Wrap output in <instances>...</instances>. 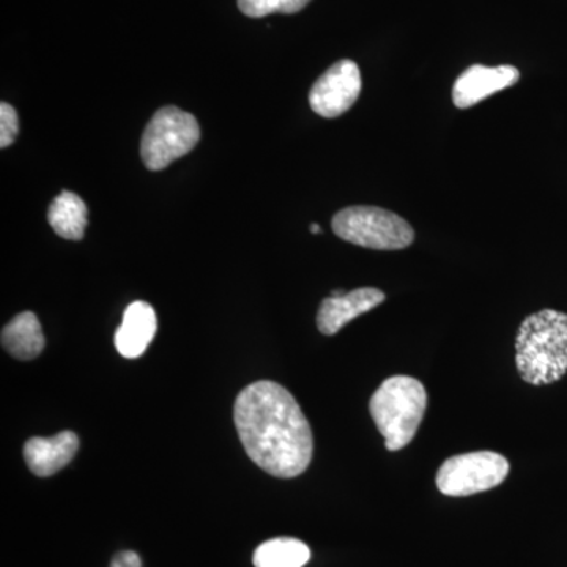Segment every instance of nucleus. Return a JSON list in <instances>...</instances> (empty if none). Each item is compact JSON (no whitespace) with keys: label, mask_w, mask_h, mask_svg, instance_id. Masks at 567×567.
<instances>
[{"label":"nucleus","mask_w":567,"mask_h":567,"mask_svg":"<svg viewBox=\"0 0 567 567\" xmlns=\"http://www.w3.org/2000/svg\"><path fill=\"white\" fill-rule=\"evenodd\" d=\"M20 133V122L14 107L9 103L0 104V147L7 148L13 144Z\"/></svg>","instance_id":"nucleus-16"},{"label":"nucleus","mask_w":567,"mask_h":567,"mask_svg":"<svg viewBox=\"0 0 567 567\" xmlns=\"http://www.w3.org/2000/svg\"><path fill=\"white\" fill-rule=\"evenodd\" d=\"M518 374L529 385L558 382L567 372V315L543 309L528 316L516 339Z\"/></svg>","instance_id":"nucleus-2"},{"label":"nucleus","mask_w":567,"mask_h":567,"mask_svg":"<svg viewBox=\"0 0 567 567\" xmlns=\"http://www.w3.org/2000/svg\"><path fill=\"white\" fill-rule=\"evenodd\" d=\"M199 137V123L194 115L175 106L163 107L155 112L142 134V162L151 171L166 169L175 159L192 152Z\"/></svg>","instance_id":"nucleus-5"},{"label":"nucleus","mask_w":567,"mask_h":567,"mask_svg":"<svg viewBox=\"0 0 567 567\" xmlns=\"http://www.w3.org/2000/svg\"><path fill=\"white\" fill-rule=\"evenodd\" d=\"M363 89L360 66L353 61L336 62L312 85L309 104L316 114L334 118L344 114L357 103Z\"/></svg>","instance_id":"nucleus-7"},{"label":"nucleus","mask_w":567,"mask_h":567,"mask_svg":"<svg viewBox=\"0 0 567 567\" xmlns=\"http://www.w3.org/2000/svg\"><path fill=\"white\" fill-rule=\"evenodd\" d=\"M427 409V391L409 375L386 379L369 402L372 420L388 451H399L415 439Z\"/></svg>","instance_id":"nucleus-3"},{"label":"nucleus","mask_w":567,"mask_h":567,"mask_svg":"<svg viewBox=\"0 0 567 567\" xmlns=\"http://www.w3.org/2000/svg\"><path fill=\"white\" fill-rule=\"evenodd\" d=\"M311 559V550L293 537H276L254 551L256 567H303Z\"/></svg>","instance_id":"nucleus-14"},{"label":"nucleus","mask_w":567,"mask_h":567,"mask_svg":"<svg viewBox=\"0 0 567 567\" xmlns=\"http://www.w3.org/2000/svg\"><path fill=\"white\" fill-rule=\"evenodd\" d=\"M87 205L78 194L62 192L48 208V221L59 237L82 240L87 227Z\"/></svg>","instance_id":"nucleus-13"},{"label":"nucleus","mask_w":567,"mask_h":567,"mask_svg":"<svg viewBox=\"0 0 567 567\" xmlns=\"http://www.w3.org/2000/svg\"><path fill=\"white\" fill-rule=\"evenodd\" d=\"M509 475V462L494 451L450 457L436 473V487L446 496H470L498 487Z\"/></svg>","instance_id":"nucleus-6"},{"label":"nucleus","mask_w":567,"mask_h":567,"mask_svg":"<svg viewBox=\"0 0 567 567\" xmlns=\"http://www.w3.org/2000/svg\"><path fill=\"white\" fill-rule=\"evenodd\" d=\"M2 346L17 360L29 361L44 349L40 320L33 312H21L2 330Z\"/></svg>","instance_id":"nucleus-12"},{"label":"nucleus","mask_w":567,"mask_h":567,"mask_svg":"<svg viewBox=\"0 0 567 567\" xmlns=\"http://www.w3.org/2000/svg\"><path fill=\"white\" fill-rule=\"evenodd\" d=\"M311 0H238V9L249 18H264L268 14H293L305 9Z\"/></svg>","instance_id":"nucleus-15"},{"label":"nucleus","mask_w":567,"mask_h":567,"mask_svg":"<svg viewBox=\"0 0 567 567\" xmlns=\"http://www.w3.org/2000/svg\"><path fill=\"white\" fill-rule=\"evenodd\" d=\"M331 226L341 240L375 251H399L415 241L413 227L385 208L347 207L336 213Z\"/></svg>","instance_id":"nucleus-4"},{"label":"nucleus","mask_w":567,"mask_h":567,"mask_svg":"<svg viewBox=\"0 0 567 567\" xmlns=\"http://www.w3.org/2000/svg\"><path fill=\"white\" fill-rule=\"evenodd\" d=\"M111 567H142V561L136 551L126 550L112 559Z\"/></svg>","instance_id":"nucleus-17"},{"label":"nucleus","mask_w":567,"mask_h":567,"mask_svg":"<svg viewBox=\"0 0 567 567\" xmlns=\"http://www.w3.org/2000/svg\"><path fill=\"white\" fill-rule=\"evenodd\" d=\"M158 330L155 309L145 301H134L126 308L121 328L115 333V347L122 357L140 358L148 349Z\"/></svg>","instance_id":"nucleus-11"},{"label":"nucleus","mask_w":567,"mask_h":567,"mask_svg":"<svg viewBox=\"0 0 567 567\" xmlns=\"http://www.w3.org/2000/svg\"><path fill=\"white\" fill-rule=\"evenodd\" d=\"M234 420L246 454L268 475L290 480L311 464V425L279 383L262 380L246 386L235 401Z\"/></svg>","instance_id":"nucleus-1"},{"label":"nucleus","mask_w":567,"mask_h":567,"mask_svg":"<svg viewBox=\"0 0 567 567\" xmlns=\"http://www.w3.org/2000/svg\"><path fill=\"white\" fill-rule=\"evenodd\" d=\"M385 300L386 295L375 287H361L352 292L333 290L331 297L324 298L320 305L317 328L324 336L339 333L347 323L372 311Z\"/></svg>","instance_id":"nucleus-8"},{"label":"nucleus","mask_w":567,"mask_h":567,"mask_svg":"<svg viewBox=\"0 0 567 567\" xmlns=\"http://www.w3.org/2000/svg\"><path fill=\"white\" fill-rule=\"evenodd\" d=\"M520 80V71L513 65H473L454 82L453 102L458 110H468L495 93L513 87Z\"/></svg>","instance_id":"nucleus-9"},{"label":"nucleus","mask_w":567,"mask_h":567,"mask_svg":"<svg viewBox=\"0 0 567 567\" xmlns=\"http://www.w3.org/2000/svg\"><path fill=\"white\" fill-rule=\"evenodd\" d=\"M311 233L312 234H322V227L319 224H311Z\"/></svg>","instance_id":"nucleus-18"},{"label":"nucleus","mask_w":567,"mask_h":567,"mask_svg":"<svg viewBox=\"0 0 567 567\" xmlns=\"http://www.w3.org/2000/svg\"><path fill=\"white\" fill-rule=\"evenodd\" d=\"M78 450H80V439L74 432L63 431L51 439L33 436L24 445L25 464L33 475L52 476L73 461Z\"/></svg>","instance_id":"nucleus-10"}]
</instances>
